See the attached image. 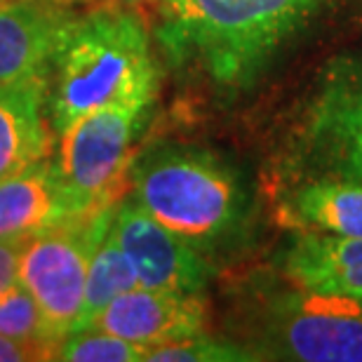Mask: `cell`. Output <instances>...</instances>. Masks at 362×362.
Masks as SVG:
<instances>
[{
	"mask_svg": "<svg viewBox=\"0 0 362 362\" xmlns=\"http://www.w3.org/2000/svg\"><path fill=\"white\" fill-rule=\"evenodd\" d=\"M132 198L209 259L243 243L250 223V193L233 165L200 146L158 144L132 158Z\"/></svg>",
	"mask_w": 362,
	"mask_h": 362,
	"instance_id": "2",
	"label": "cell"
},
{
	"mask_svg": "<svg viewBox=\"0 0 362 362\" xmlns=\"http://www.w3.org/2000/svg\"><path fill=\"white\" fill-rule=\"evenodd\" d=\"M83 214L49 158L0 181V238H28Z\"/></svg>",
	"mask_w": 362,
	"mask_h": 362,
	"instance_id": "11",
	"label": "cell"
},
{
	"mask_svg": "<svg viewBox=\"0 0 362 362\" xmlns=\"http://www.w3.org/2000/svg\"><path fill=\"white\" fill-rule=\"evenodd\" d=\"M57 360L64 362H141L146 349L97 327L69 332L59 341Z\"/></svg>",
	"mask_w": 362,
	"mask_h": 362,
	"instance_id": "16",
	"label": "cell"
},
{
	"mask_svg": "<svg viewBox=\"0 0 362 362\" xmlns=\"http://www.w3.org/2000/svg\"><path fill=\"white\" fill-rule=\"evenodd\" d=\"M47 81L33 78L0 85V181L47 160L52 153Z\"/></svg>",
	"mask_w": 362,
	"mask_h": 362,
	"instance_id": "12",
	"label": "cell"
},
{
	"mask_svg": "<svg viewBox=\"0 0 362 362\" xmlns=\"http://www.w3.org/2000/svg\"><path fill=\"white\" fill-rule=\"evenodd\" d=\"M3 3H7V0H0V5H3Z\"/></svg>",
	"mask_w": 362,
	"mask_h": 362,
	"instance_id": "22",
	"label": "cell"
},
{
	"mask_svg": "<svg viewBox=\"0 0 362 362\" xmlns=\"http://www.w3.org/2000/svg\"><path fill=\"white\" fill-rule=\"evenodd\" d=\"M296 226L337 238H362V184L334 177H310L287 202Z\"/></svg>",
	"mask_w": 362,
	"mask_h": 362,
	"instance_id": "14",
	"label": "cell"
},
{
	"mask_svg": "<svg viewBox=\"0 0 362 362\" xmlns=\"http://www.w3.org/2000/svg\"><path fill=\"white\" fill-rule=\"evenodd\" d=\"M139 287L136 273L129 264L127 255L122 252L115 228L106 230V235L101 238L97 250L90 259L88 266V280H85V299L81 320H78L76 329H85L97 320V315L111 303L115 296H120L127 289ZM74 329V332H76Z\"/></svg>",
	"mask_w": 362,
	"mask_h": 362,
	"instance_id": "15",
	"label": "cell"
},
{
	"mask_svg": "<svg viewBox=\"0 0 362 362\" xmlns=\"http://www.w3.org/2000/svg\"><path fill=\"white\" fill-rule=\"evenodd\" d=\"M339 0H158L163 59L221 97L250 92Z\"/></svg>",
	"mask_w": 362,
	"mask_h": 362,
	"instance_id": "1",
	"label": "cell"
},
{
	"mask_svg": "<svg viewBox=\"0 0 362 362\" xmlns=\"http://www.w3.org/2000/svg\"><path fill=\"white\" fill-rule=\"evenodd\" d=\"M153 99L156 94H134L113 101L59 134L57 165L81 212L118 200V188L132 165L134 139Z\"/></svg>",
	"mask_w": 362,
	"mask_h": 362,
	"instance_id": "6",
	"label": "cell"
},
{
	"mask_svg": "<svg viewBox=\"0 0 362 362\" xmlns=\"http://www.w3.org/2000/svg\"><path fill=\"white\" fill-rule=\"evenodd\" d=\"M113 228L139 287L202 294L212 282L216 273L212 259L156 221L132 195L118 200Z\"/></svg>",
	"mask_w": 362,
	"mask_h": 362,
	"instance_id": "8",
	"label": "cell"
},
{
	"mask_svg": "<svg viewBox=\"0 0 362 362\" xmlns=\"http://www.w3.org/2000/svg\"><path fill=\"white\" fill-rule=\"evenodd\" d=\"M151 362H255L264 360L255 346H240L233 341H219L205 334L188 337L146 349Z\"/></svg>",
	"mask_w": 362,
	"mask_h": 362,
	"instance_id": "18",
	"label": "cell"
},
{
	"mask_svg": "<svg viewBox=\"0 0 362 362\" xmlns=\"http://www.w3.org/2000/svg\"><path fill=\"white\" fill-rule=\"evenodd\" d=\"M118 200L28 238L19 262L24 285L59 337L81 320L90 259L115 219Z\"/></svg>",
	"mask_w": 362,
	"mask_h": 362,
	"instance_id": "5",
	"label": "cell"
},
{
	"mask_svg": "<svg viewBox=\"0 0 362 362\" xmlns=\"http://www.w3.org/2000/svg\"><path fill=\"white\" fill-rule=\"evenodd\" d=\"M262 358L299 362H362V299L292 285L259 310Z\"/></svg>",
	"mask_w": 362,
	"mask_h": 362,
	"instance_id": "4",
	"label": "cell"
},
{
	"mask_svg": "<svg viewBox=\"0 0 362 362\" xmlns=\"http://www.w3.org/2000/svg\"><path fill=\"white\" fill-rule=\"evenodd\" d=\"M0 334L42 344H59L64 339L47 322L45 313L21 282L0 296Z\"/></svg>",
	"mask_w": 362,
	"mask_h": 362,
	"instance_id": "17",
	"label": "cell"
},
{
	"mask_svg": "<svg viewBox=\"0 0 362 362\" xmlns=\"http://www.w3.org/2000/svg\"><path fill=\"white\" fill-rule=\"evenodd\" d=\"M97 5H113V7H125L132 12H148L158 5V0H97ZM144 17V14H141Z\"/></svg>",
	"mask_w": 362,
	"mask_h": 362,
	"instance_id": "21",
	"label": "cell"
},
{
	"mask_svg": "<svg viewBox=\"0 0 362 362\" xmlns=\"http://www.w3.org/2000/svg\"><path fill=\"white\" fill-rule=\"evenodd\" d=\"M205 322V294H179L134 287L115 296L90 327L127 339L144 349H153L160 344L202 334Z\"/></svg>",
	"mask_w": 362,
	"mask_h": 362,
	"instance_id": "10",
	"label": "cell"
},
{
	"mask_svg": "<svg viewBox=\"0 0 362 362\" xmlns=\"http://www.w3.org/2000/svg\"><path fill=\"white\" fill-rule=\"evenodd\" d=\"M158 64L139 12L97 5L69 26L47 81V115L64 134L88 113L158 92Z\"/></svg>",
	"mask_w": 362,
	"mask_h": 362,
	"instance_id": "3",
	"label": "cell"
},
{
	"mask_svg": "<svg viewBox=\"0 0 362 362\" xmlns=\"http://www.w3.org/2000/svg\"><path fill=\"white\" fill-rule=\"evenodd\" d=\"M294 136L308 175L362 184V59L322 71Z\"/></svg>",
	"mask_w": 362,
	"mask_h": 362,
	"instance_id": "7",
	"label": "cell"
},
{
	"mask_svg": "<svg viewBox=\"0 0 362 362\" xmlns=\"http://www.w3.org/2000/svg\"><path fill=\"white\" fill-rule=\"evenodd\" d=\"M76 17L64 0H7L0 5V85L49 78Z\"/></svg>",
	"mask_w": 362,
	"mask_h": 362,
	"instance_id": "9",
	"label": "cell"
},
{
	"mask_svg": "<svg viewBox=\"0 0 362 362\" xmlns=\"http://www.w3.org/2000/svg\"><path fill=\"white\" fill-rule=\"evenodd\" d=\"M296 287L362 299V238H337L303 230L282 262Z\"/></svg>",
	"mask_w": 362,
	"mask_h": 362,
	"instance_id": "13",
	"label": "cell"
},
{
	"mask_svg": "<svg viewBox=\"0 0 362 362\" xmlns=\"http://www.w3.org/2000/svg\"><path fill=\"white\" fill-rule=\"evenodd\" d=\"M28 238H0V296L19 282V262Z\"/></svg>",
	"mask_w": 362,
	"mask_h": 362,
	"instance_id": "20",
	"label": "cell"
},
{
	"mask_svg": "<svg viewBox=\"0 0 362 362\" xmlns=\"http://www.w3.org/2000/svg\"><path fill=\"white\" fill-rule=\"evenodd\" d=\"M59 344H42V341H26V339H14L0 334V362H42L57 360Z\"/></svg>",
	"mask_w": 362,
	"mask_h": 362,
	"instance_id": "19",
	"label": "cell"
}]
</instances>
